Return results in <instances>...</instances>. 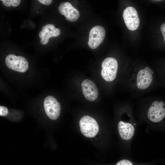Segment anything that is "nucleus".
<instances>
[{
  "label": "nucleus",
  "mask_w": 165,
  "mask_h": 165,
  "mask_svg": "<svg viewBox=\"0 0 165 165\" xmlns=\"http://www.w3.org/2000/svg\"><path fill=\"white\" fill-rule=\"evenodd\" d=\"M130 115L126 110L124 119L119 121L118 124L119 135L121 138L126 142H129L131 140L135 131L134 124Z\"/></svg>",
  "instance_id": "f257e3e1"
},
{
  "label": "nucleus",
  "mask_w": 165,
  "mask_h": 165,
  "mask_svg": "<svg viewBox=\"0 0 165 165\" xmlns=\"http://www.w3.org/2000/svg\"><path fill=\"white\" fill-rule=\"evenodd\" d=\"M163 101H153L148 108L147 117L151 124H157L161 122L165 118V108Z\"/></svg>",
  "instance_id": "f03ea898"
},
{
  "label": "nucleus",
  "mask_w": 165,
  "mask_h": 165,
  "mask_svg": "<svg viewBox=\"0 0 165 165\" xmlns=\"http://www.w3.org/2000/svg\"><path fill=\"white\" fill-rule=\"evenodd\" d=\"M101 75L104 79L111 82L116 78L117 73L118 63L114 58L108 57L105 59L101 64Z\"/></svg>",
  "instance_id": "7ed1b4c3"
},
{
  "label": "nucleus",
  "mask_w": 165,
  "mask_h": 165,
  "mask_svg": "<svg viewBox=\"0 0 165 165\" xmlns=\"http://www.w3.org/2000/svg\"><path fill=\"white\" fill-rule=\"evenodd\" d=\"M79 126L82 133L88 138L95 137L99 130L98 125L96 120L88 116H85L81 119Z\"/></svg>",
  "instance_id": "20e7f679"
},
{
  "label": "nucleus",
  "mask_w": 165,
  "mask_h": 165,
  "mask_svg": "<svg viewBox=\"0 0 165 165\" xmlns=\"http://www.w3.org/2000/svg\"><path fill=\"white\" fill-rule=\"evenodd\" d=\"M6 64L9 69L20 72H26L28 68V63L24 57L10 54L5 60Z\"/></svg>",
  "instance_id": "39448f33"
},
{
  "label": "nucleus",
  "mask_w": 165,
  "mask_h": 165,
  "mask_svg": "<svg viewBox=\"0 0 165 165\" xmlns=\"http://www.w3.org/2000/svg\"><path fill=\"white\" fill-rule=\"evenodd\" d=\"M43 105L45 112L50 119L55 120L58 118L61 107L55 97L51 96H47L44 100Z\"/></svg>",
  "instance_id": "423d86ee"
},
{
  "label": "nucleus",
  "mask_w": 165,
  "mask_h": 165,
  "mask_svg": "<svg viewBox=\"0 0 165 165\" xmlns=\"http://www.w3.org/2000/svg\"><path fill=\"white\" fill-rule=\"evenodd\" d=\"M123 18L127 28L130 31H134L138 27L140 20L138 12L133 7L129 6L123 11Z\"/></svg>",
  "instance_id": "0eeeda50"
},
{
  "label": "nucleus",
  "mask_w": 165,
  "mask_h": 165,
  "mask_svg": "<svg viewBox=\"0 0 165 165\" xmlns=\"http://www.w3.org/2000/svg\"><path fill=\"white\" fill-rule=\"evenodd\" d=\"M105 35L104 28L100 25L92 28L89 32L88 45L91 49L97 48L103 42Z\"/></svg>",
  "instance_id": "6e6552de"
},
{
  "label": "nucleus",
  "mask_w": 165,
  "mask_h": 165,
  "mask_svg": "<svg viewBox=\"0 0 165 165\" xmlns=\"http://www.w3.org/2000/svg\"><path fill=\"white\" fill-rule=\"evenodd\" d=\"M153 72L148 67L140 70L136 77V86L140 90H144L148 88L151 84L153 80Z\"/></svg>",
  "instance_id": "1a4fd4ad"
},
{
  "label": "nucleus",
  "mask_w": 165,
  "mask_h": 165,
  "mask_svg": "<svg viewBox=\"0 0 165 165\" xmlns=\"http://www.w3.org/2000/svg\"><path fill=\"white\" fill-rule=\"evenodd\" d=\"M58 9L60 13L64 15L68 21H75L79 17V11L68 2L61 3Z\"/></svg>",
  "instance_id": "9d476101"
},
{
  "label": "nucleus",
  "mask_w": 165,
  "mask_h": 165,
  "mask_svg": "<svg viewBox=\"0 0 165 165\" xmlns=\"http://www.w3.org/2000/svg\"><path fill=\"white\" fill-rule=\"evenodd\" d=\"M82 90L85 98L90 101H94L97 98L98 92L95 84L88 79L84 80L81 83Z\"/></svg>",
  "instance_id": "9b49d317"
},
{
  "label": "nucleus",
  "mask_w": 165,
  "mask_h": 165,
  "mask_svg": "<svg viewBox=\"0 0 165 165\" xmlns=\"http://www.w3.org/2000/svg\"><path fill=\"white\" fill-rule=\"evenodd\" d=\"M60 34V30L56 28L53 24H46L43 27L42 30L39 34V37L41 39L40 42L43 45H45L48 42L50 38L58 36Z\"/></svg>",
  "instance_id": "f8f14e48"
},
{
  "label": "nucleus",
  "mask_w": 165,
  "mask_h": 165,
  "mask_svg": "<svg viewBox=\"0 0 165 165\" xmlns=\"http://www.w3.org/2000/svg\"><path fill=\"white\" fill-rule=\"evenodd\" d=\"M3 4L7 6H12L13 7H16L18 6L20 3V0H1Z\"/></svg>",
  "instance_id": "ddd939ff"
},
{
  "label": "nucleus",
  "mask_w": 165,
  "mask_h": 165,
  "mask_svg": "<svg viewBox=\"0 0 165 165\" xmlns=\"http://www.w3.org/2000/svg\"><path fill=\"white\" fill-rule=\"evenodd\" d=\"M115 165H149V164L147 163H136L128 160L123 159L118 162Z\"/></svg>",
  "instance_id": "4468645a"
},
{
  "label": "nucleus",
  "mask_w": 165,
  "mask_h": 165,
  "mask_svg": "<svg viewBox=\"0 0 165 165\" xmlns=\"http://www.w3.org/2000/svg\"><path fill=\"white\" fill-rule=\"evenodd\" d=\"M8 113L7 108L5 106H0V116H5L7 115Z\"/></svg>",
  "instance_id": "2eb2a0df"
},
{
  "label": "nucleus",
  "mask_w": 165,
  "mask_h": 165,
  "mask_svg": "<svg viewBox=\"0 0 165 165\" xmlns=\"http://www.w3.org/2000/svg\"><path fill=\"white\" fill-rule=\"evenodd\" d=\"M160 30L163 35L164 41L165 42V23L161 25L160 27Z\"/></svg>",
  "instance_id": "dca6fc26"
},
{
  "label": "nucleus",
  "mask_w": 165,
  "mask_h": 165,
  "mask_svg": "<svg viewBox=\"0 0 165 165\" xmlns=\"http://www.w3.org/2000/svg\"><path fill=\"white\" fill-rule=\"evenodd\" d=\"M38 1L43 4L48 5H50L51 3V2H52V0H38Z\"/></svg>",
  "instance_id": "f3484780"
}]
</instances>
